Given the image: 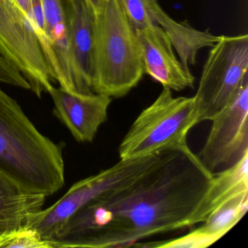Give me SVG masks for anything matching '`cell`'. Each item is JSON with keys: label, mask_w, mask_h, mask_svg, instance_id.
Masks as SVG:
<instances>
[{"label": "cell", "mask_w": 248, "mask_h": 248, "mask_svg": "<svg viewBox=\"0 0 248 248\" xmlns=\"http://www.w3.org/2000/svg\"><path fill=\"white\" fill-rule=\"evenodd\" d=\"M198 157L212 173L234 165L248 154V78L232 101L211 120Z\"/></svg>", "instance_id": "8"}, {"label": "cell", "mask_w": 248, "mask_h": 248, "mask_svg": "<svg viewBox=\"0 0 248 248\" xmlns=\"http://www.w3.org/2000/svg\"><path fill=\"white\" fill-rule=\"evenodd\" d=\"M170 149L143 157L120 159L111 168L78 181L53 205L28 215L24 226L48 240L78 209L102 194L128 185L159 163Z\"/></svg>", "instance_id": "5"}, {"label": "cell", "mask_w": 248, "mask_h": 248, "mask_svg": "<svg viewBox=\"0 0 248 248\" xmlns=\"http://www.w3.org/2000/svg\"><path fill=\"white\" fill-rule=\"evenodd\" d=\"M248 78V35H221L211 47L194 95L199 123L232 101Z\"/></svg>", "instance_id": "6"}, {"label": "cell", "mask_w": 248, "mask_h": 248, "mask_svg": "<svg viewBox=\"0 0 248 248\" xmlns=\"http://www.w3.org/2000/svg\"><path fill=\"white\" fill-rule=\"evenodd\" d=\"M85 1L95 16L101 11V7L104 2V0H85Z\"/></svg>", "instance_id": "22"}, {"label": "cell", "mask_w": 248, "mask_h": 248, "mask_svg": "<svg viewBox=\"0 0 248 248\" xmlns=\"http://www.w3.org/2000/svg\"><path fill=\"white\" fill-rule=\"evenodd\" d=\"M22 78L18 68L0 54V83L18 85Z\"/></svg>", "instance_id": "19"}, {"label": "cell", "mask_w": 248, "mask_h": 248, "mask_svg": "<svg viewBox=\"0 0 248 248\" xmlns=\"http://www.w3.org/2000/svg\"><path fill=\"white\" fill-rule=\"evenodd\" d=\"M145 73L171 91L194 88L195 78L177 59L171 42L156 24L136 30Z\"/></svg>", "instance_id": "10"}, {"label": "cell", "mask_w": 248, "mask_h": 248, "mask_svg": "<svg viewBox=\"0 0 248 248\" xmlns=\"http://www.w3.org/2000/svg\"><path fill=\"white\" fill-rule=\"evenodd\" d=\"M248 191V154L234 165L213 173L211 184L196 215L194 223L204 222L213 211L230 199Z\"/></svg>", "instance_id": "14"}, {"label": "cell", "mask_w": 248, "mask_h": 248, "mask_svg": "<svg viewBox=\"0 0 248 248\" xmlns=\"http://www.w3.org/2000/svg\"><path fill=\"white\" fill-rule=\"evenodd\" d=\"M0 54L15 65L39 98L55 82L28 17L12 0H0Z\"/></svg>", "instance_id": "7"}, {"label": "cell", "mask_w": 248, "mask_h": 248, "mask_svg": "<svg viewBox=\"0 0 248 248\" xmlns=\"http://www.w3.org/2000/svg\"><path fill=\"white\" fill-rule=\"evenodd\" d=\"M69 20L72 67L78 93L92 91L96 16L85 0H63Z\"/></svg>", "instance_id": "11"}, {"label": "cell", "mask_w": 248, "mask_h": 248, "mask_svg": "<svg viewBox=\"0 0 248 248\" xmlns=\"http://www.w3.org/2000/svg\"><path fill=\"white\" fill-rule=\"evenodd\" d=\"M198 123L194 96L174 97L163 88L122 140L120 159L143 157L186 143L188 132Z\"/></svg>", "instance_id": "4"}, {"label": "cell", "mask_w": 248, "mask_h": 248, "mask_svg": "<svg viewBox=\"0 0 248 248\" xmlns=\"http://www.w3.org/2000/svg\"><path fill=\"white\" fill-rule=\"evenodd\" d=\"M136 30L120 0H104L96 15L92 91L121 98L137 86L144 75Z\"/></svg>", "instance_id": "3"}, {"label": "cell", "mask_w": 248, "mask_h": 248, "mask_svg": "<svg viewBox=\"0 0 248 248\" xmlns=\"http://www.w3.org/2000/svg\"><path fill=\"white\" fill-rule=\"evenodd\" d=\"M213 173L188 143L149 171L78 209L48 239L53 248H126L195 226Z\"/></svg>", "instance_id": "1"}, {"label": "cell", "mask_w": 248, "mask_h": 248, "mask_svg": "<svg viewBox=\"0 0 248 248\" xmlns=\"http://www.w3.org/2000/svg\"><path fill=\"white\" fill-rule=\"evenodd\" d=\"M12 1L28 17L31 22V0H12Z\"/></svg>", "instance_id": "21"}, {"label": "cell", "mask_w": 248, "mask_h": 248, "mask_svg": "<svg viewBox=\"0 0 248 248\" xmlns=\"http://www.w3.org/2000/svg\"><path fill=\"white\" fill-rule=\"evenodd\" d=\"M147 11L152 23L159 26L168 36L183 66L187 69L197 63L198 52L213 47L220 36L213 35L209 30L200 31L186 22H178L167 14L157 0H149Z\"/></svg>", "instance_id": "13"}, {"label": "cell", "mask_w": 248, "mask_h": 248, "mask_svg": "<svg viewBox=\"0 0 248 248\" xmlns=\"http://www.w3.org/2000/svg\"><path fill=\"white\" fill-rule=\"evenodd\" d=\"M47 198L33 192L0 172V215L27 216L41 210Z\"/></svg>", "instance_id": "15"}, {"label": "cell", "mask_w": 248, "mask_h": 248, "mask_svg": "<svg viewBox=\"0 0 248 248\" xmlns=\"http://www.w3.org/2000/svg\"><path fill=\"white\" fill-rule=\"evenodd\" d=\"M53 248V246L37 231L23 225L0 236V248Z\"/></svg>", "instance_id": "17"}, {"label": "cell", "mask_w": 248, "mask_h": 248, "mask_svg": "<svg viewBox=\"0 0 248 248\" xmlns=\"http://www.w3.org/2000/svg\"><path fill=\"white\" fill-rule=\"evenodd\" d=\"M216 242L214 239L202 233L196 228L189 233L181 237L150 243L140 242L133 247L154 248H205Z\"/></svg>", "instance_id": "18"}, {"label": "cell", "mask_w": 248, "mask_h": 248, "mask_svg": "<svg viewBox=\"0 0 248 248\" xmlns=\"http://www.w3.org/2000/svg\"><path fill=\"white\" fill-rule=\"evenodd\" d=\"M46 44L43 51L54 82L69 92L78 93L72 67L69 20L63 0H41Z\"/></svg>", "instance_id": "12"}, {"label": "cell", "mask_w": 248, "mask_h": 248, "mask_svg": "<svg viewBox=\"0 0 248 248\" xmlns=\"http://www.w3.org/2000/svg\"><path fill=\"white\" fill-rule=\"evenodd\" d=\"M54 103L53 114L68 129L77 141L90 143L108 119L111 98L102 94L74 93L63 88L49 91Z\"/></svg>", "instance_id": "9"}, {"label": "cell", "mask_w": 248, "mask_h": 248, "mask_svg": "<svg viewBox=\"0 0 248 248\" xmlns=\"http://www.w3.org/2000/svg\"><path fill=\"white\" fill-rule=\"evenodd\" d=\"M248 210V191L235 196L213 211L197 229L217 242L244 217Z\"/></svg>", "instance_id": "16"}, {"label": "cell", "mask_w": 248, "mask_h": 248, "mask_svg": "<svg viewBox=\"0 0 248 248\" xmlns=\"http://www.w3.org/2000/svg\"><path fill=\"white\" fill-rule=\"evenodd\" d=\"M63 148L42 134L0 88V172L49 197L65 184Z\"/></svg>", "instance_id": "2"}, {"label": "cell", "mask_w": 248, "mask_h": 248, "mask_svg": "<svg viewBox=\"0 0 248 248\" xmlns=\"http://www.w3.org/2000/svg\"><path fill=\"white\" fill-rule=\"evenodd\" d=\"M26 218L27 216L20 215H0V236L24 225Z\"/></svg>", "instance_id": "20"}]
</instances>
